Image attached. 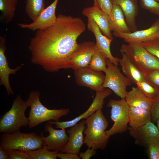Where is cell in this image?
Returning a JSON list of instances; mask_svg holds the SVG:
<instances>
[{"label":"cell","instance_id":"cell-1","mask_svg":"<svg viewBox=\"0 0 159 159\" xmlns=\"http://www.w3.org/2000/svg\"><path fill=\"white\" fill-rule=\"evenodd\" d=\"M85 29L80 18L59 14L54 25L37 30L31 39L28 48L32 62L51 72L71 68V55L78 44V37Z\"/></svg>","mask_w":159,"mask_h":159},{"label":"cell","instance_id":"cell-2","mask_svg":"<svg viewBox=\"0 0 159 159\" xmlns=\"http://www.w3.org/2000/svg\"><path fill=\"white\" fill-rule=\"evenodd\" d=\"M85 120L84 144L96 150L105 149L110 136L106 133L109 123L102 110H97Z\"/></svg>","mask_w":159,"mask_h":159},{"label":"cell","instance_id":"cell-3","mask_svg":"<svg viewBox=\"0 0 159 159\" xmlns=\"http://www.w3.org/2000/svg\"><path fill=\"white\" fill-rule=\"evenodd\" d=\"M40 92L32 91L26 101L30 107L28 117L30 128H32L46 121H58L60 118L67 115L70 110L68 108L49 109L42 105L40 100Z\"/></svg>","mask_w":159,"mask_h":159},{"label":"cell","instance_id":"cell-4","mask_svg":"<svg viewBox=\"0 0 159 159\" xmlns=\"http://www.w3.org/2000/svg\"><path fill=\"white\" fill-rule=\"evenodd\" d=\"M29 107L26 101L18 95L13 102L12 106L0 119V133H10L19 131L21 127L29 125L28 117L25 112Z\"/></svg>","mask_w":159,"mask_h":159},{"label":"cell","instance_id":"cell-5","mask_svg":"<svg viewBox=\"0 0 159 159\" xmlns=\"http://www.w3.org/2000/svg\"><path fill=\"white\" fill-rule=\"evenodd\" d=\"M44 145L40 135L34 132L19 131L3 133L0 136V147L6 150H17L26 152L36 150Z\"/></svg>","mask_w":159,"mask_h":159},{"label":"cell","instance_id":"cell-6","mask_svg":"<svg viewBox=\"0 0 159 159\" xmlns=\"http://www.w3.org/2000/svg\"><path fill=\"white\" fill-rule=\"evenodd\" d=\"M120 50L129 57L145 77L151 69H159V59L145 49L140 43L123 44Z\"/></svg>","mask_w":159,"mask_h":159},{"label":"cell","instance_id":"cell-7","mask_svg":"<svg viewBox=\"0 0 159 159\" xmlns=\"http://www.w3.org/2000/svg\"><path fill=\"white\" fill-rule=\"evenodd\" d=\"M107 107L111 108V118L114 124L110 129L106 130L107 134L110 136L126 132L128 130L130 106L125 98L119 100L110 99Z\"/></svg>","mask_w":159,"mask_h":159},{"label":"cell","instance_id":"cell-8","mask_svg":"<svg viewBox=\"0 0 159 159\" xmlns=\"http://www.w3.org/2000/svg\"><path fill=\"white\" fill-rule=\"evenodd\" d=\"M107 69L103 86L111 90L117 95L125 98L127 92L126 88L131 85V81L121 72L117 66L106 59Z\"/></svg>","mask_w":159,"mask_h":159},{"label":"cell","instance_id":"cell-9","mask_svg":"<svg viewBox=\"0 0 159 159\" xmlns=\"http://www.w3.org/2000/svg\"><path fill=\"white\" fill-rule=\"evenodd\" d=\"M112 93V91L108 88H105L104 90L101 91L96 92L95 97L88 109L72 120L64 122L52 121L50 120L49 121L52 125H55L56 128L66 129L72 127L81 120L86 119L97 110H102L103 107L105 99L110 95Z\"/></svg>","mask_w":159,"mask_h":159},{"label":"cell","instance_id":"cell-10","mask_svg":"<svg viewBox=\"0 0 159 159\" xmlns=\"http://www.w3.org/2000/svg\"><path fill=\"white\" fill-rule=\"evenodd\" d=\"M76 83L78 85L85 87L96 92L104 90L103 86L105 78L101 71L93 70L87 67L74 70Z\"/></svg>","mask_w":159,"mask_h":159},{"label":"cell","instance_id":"cell-11","mask_svg":"<svg viewBox=\"0 0 159 159\" xmlns=\"http://www.w3.org/2000/svg\"><path fill=\"white\" fill-rule=\"evenodd\" d=\"M128 130L136 144L145 147L152 144H159V130L151 121L136 129L129 127Z\"/></svg>","mask_w":159,"mask_h":159},{"label":"cell","instance_id":"cell-12","mask_svg":"<svg viewBox=\"0 0 159 159\" xmlns=\"http://www.w3.org/2000/svg\"><path fill=\"white\" fill-rule=\"evenodd\" d=\"M96 49V44L92 42L86 41L78 44L70 57L71 68L75 70L88 67Z\"/></svg>","mask_w":159,"mask_h":159},{"label":"cell","instance_id":"cell-13","mask_svg":"<svg viewBox=\"0 0 159 159\" xmlns=\"http://www.w3.org/2000/svg\"><path fill=\"white\" fill-rule=\"evenodd\" d=\"M52 125L48 121L44 127V130L49 133L48 136L44 137L42 132L40 133V135L44 145H46L49 150L61 151L67 144L69 136L66 133L65 128L56 130Z\"/></svg>","mask_w":159,"mask_h":159},{"label":"cell","instance_id":"cell-14","mask_svg":"<svg viewBox=\"0 0 159 159\" xmlns=\"http://www.w3.org/2000/svg\"><path fill=\"white\" fill-rule=\"evenodd\" d=\"M58 0H54L32 23L29 24L18 23V26L22 28L33 31L44 29L52 26L57 21L55 11Z\"/></svg>","mask_w":159,"mask_h":159},{"label":"cell","instance_id":"cell-15","mask_svg":"<svg viewBox=\"0 0 159 159\" xmlns=\"http://www.w3.org/2000/svg\"><path fill=\"white\" fill-rule=\"evenodd\" d=\"M116 37L122 39L127 43H141L159 37V19L156 20L148 28L129 33L113 32Z\"/></svg>","mask_w":159,"mask_h":159},{"label":"cell","instance_id":"cell-16","mask_svg":"<svg viewBox=\"0 0 159 159\" xmlns=\"http://www.w3.org/2000/svg\"><path fill=\"white\" fill-rule=\"evenodd\" d=\"M88 19L87 28L95 36L97 49L110 62L118 66L119 58L114 57L110 51V45L112 39L108 38L102 34L99 26L93 19Z\"/></svg>","mask_w":159,"mask_h":159},{"label":"cell","instance_id":"cell-17","mask_svg":"<svg viewBox=\"0 0 159 159\" xmlns=\"http://www.w3.org/2000/svg\"><path fill=\"white\" fill-rule=\"evenodd\" d=\"M6 39L2 36L0 37V85L5 88L9 95L14 94L10 85L9 76L11 74H15L21 68L23 64L15 69L10 68L5 55L6 49Z\"/></svg>","mask_w":159,"mask_h":159},{"label":"cell","instance_id":"cell-18","mask_svg":"<svg viewBox=\"0 0 159 159\" xmlns=\"http://www.w3.org/2000/svg\"><path fill=\"white\" fill-rule=\"evenodd\" d=\"M86 120H83L70 127L67 132L69 135L67 145L61 151L62 153H71L77 155L84 144V131L86 127Z\"/></svg>","mask_w":159,"mask_h":159},{"label":"cell","instance_id":"cell-19","mask_svg":"<svg viewBox=\"0 0 159 159\" xmlns=\"http://www.w3.org/2000/svg\"><path fill=\"white\" fill-rule=\"evenodd\" d=\"M82 14L88 18L93 19L99 26L102 34L113 40L109 15L99 8L94 6L83 9Z\"/></svg>","mask_w":159,"mask_h":159},{"label":"cell","instance_id":"cell-20","mask_svg":"<svg viewBox=\"0 0 159 159\" xmlns=\"http://www.w3.org/2000/svg\"><path fill=\"white\" fill-rule=\"evenodd\" d=\"M113 4L118 5L121 8L126 23L132 32L137 31L135 19L138 12V0H110Z\"/></svg>","mask_w":159,"mask_h":159},{"label":"cell","instance_id":"cell-21","mask_svg":"<svg viewBox=\"0 0 159 159\" xmlns=\"http://www.w3.org/2000/svg\"><path fill=\"white\" fill-rule=\"evenodd\" d=\"M125 99L129 106L140 109L150 110L153 102L137 87L127 92Z\"/></svg>","mask_w":159,"mask_h":159},{"label":"cell","instance_id":"cell-22","mask_svg":"<svg viewBox=\"0 0 159 159\" xmlns=\"http://www.w3.org/2000/svg\"><path fill=\"white\" fill-rule=\"evenodd\" d=\"M121 58H119L121 69L125 76L132 83L136 85L137 83L146 80L143 74L137 68L129 58L122 51Z\"/></svg>","mask_w":159,"mask_h":159},{"label":"cell","instance_id":"cell-23","mask_svg":"<svg viewBox=\"0 0 159 159\" xmlns=\"http://www.w3.org/2000/svg\"><path fill=\"white\" fill-rule=\"evenodd\" d=\"M109 16L111 31L125 33L132 32L126 23L123 12L118 5L113 4Z\"/></svg>","mask_w":159,"mask_h":159},{"label":"cell","instance_id":"cell-24","mask_svg":"<svg viewBox=\"0 0 159 159\" xmlns=\"http://www.w3.org/2000/svg\"><path fill=\"white\" fill-rule=\"evenodd\" d=\"M151 119L150 110L130 106L129 127L134 129L138 128L150 122Z\"/></svg>","mask_w":159,"mask_h":159},{"label":"cell","instance_id":"cell-25","mask_svg":"<svg viewBox=\"0 0 159 159\" xmlns=\"http://www.w3.org/2000/svg\"><path fill=\"white\" fill-rule=\"evenodd\" d=\"M17 0H0L1 20L5 24L13 19L16 10Z\"/></svg>","mask_w":159,"mask_h":159},{"label":"cell","instance_id":"cell-26","mask_svg":"<svg viewBox=\"0 0 159 159\" xmlns=\"http://www.w3.org/2000/svg\"><path fill=\"white\" fill-rule=\"evenodd\" d=\"M44 0H26L25 9L29 17L33 21L35 20L44 10Z\"/></svg>","mask_w":159,"mask_h":159},{"label":"cell","instance_id":"cell-27","mask_svg":"<svg viewBox=\"0 0 159 159\" xmlns=\"http://www.w3.org/2000/svg\"><path fill=\"white\" fill-rule=\"evenodd\" d=\"M106 59L100 52L96 49L92 57L88 67L95 71L105 72L107 69Z\"/></svg>","mask_w":159,"mask_h":159},{"label":"cell","instance_id":"cell-28","mask_svg":"<svg viewBox=\"0 0 159 159\" xmlns=\"http://www.w3.org/2000/svg\"><path fill=\"white\" fill-rule=\"evenodd\" d=\"M58 152L49 150L45 145L40 149L26 152L31 159H56Z\"/></svg>","mask_w":159,"mask_h":159},{"label":"cell","instance_id":"cell-29","mask_svg":"<svg viewBox=\"0 0 159 159\" xmlns=\"http://www.w3.org/2000/svg\"><path fill=\"white\" fill-rule=\"evenodd\" d=\"M137 87L148 98L152 100L159 95V91L146 80L137 83Z\"/></svg>","mask_w":159,"mask_h":159},{"label":"cell","instance_id":"cell-30","mask_svg":"<svg viewBox=\"0 0 159 159\" xmlns=\"http://www.w3.org/2000/svg\"><path fill=\"white\" fill-rule=\"evenodd\" d=\"M140 44L145 49L159 60V37Z\"/></svg>","mask_w":159,"mask_h":159},{"label":"cell","instance_id":"cell-31","mask_svg":"<svg viewBox=\"0 0 159 159\" xmlns=\"http://www.w3.org/2000/svg\"><path fill=\"white\" fill-rule=\"evenodd\" d=\"M141 7L159 16V3L155 0H140Z\"/></svg>","mask_w":159,"mask_h":159},{"label":"cell","instance_id":"cell-32","mask_svg":"<svg viewBox=\"0 0 159 159\" xmlns=\"http://www.w3.org/2000/svg\"><path fill=\"white\" fill-rule=\"evenodd\" d=\"M145 77L147 81L159 91V69L150 70Z\"/></svg>","mask_w":159,"mask_h":159},{"label":"cell","instance_id":"cell-33","mask_svg":"<svg viewBox=\"0 0 159 159\" xmlns=\"http://www.w3.org/2000/svg\"><path fill=\"white\" fill-rule=\"evenodd\" d=\"M6 150L11 159H31L30 156L26 152L17 150Z\"/></svg>","mask_w":159,"mask_h":159},{"label":"cell","instance_id":"cell-34","mask_svg":"<svg viewBox=\"0 0 159 159\" xmlns=\"http://www.w3.org/2000/svg\"><path fill=\"white\" fill-rule=\"evenodd\" d=\"M96 1L99 8L109 15L113 6L111 0H96Z\"/></svg>","mask_w":159,"mask_h":159},{"label":"cell","instance_id":"cell-35","mask_svg":"<svg viewBox=\"0 0 159 159\" xmlns=\"http://www.w3.org/2000/svg\"><path fill=\"white\" fill-rule=\"evenodd\" d=\"M151 118L154 121H156L159 118V95L154 99L150 110Z\"/></svg>","mask_w":159,"mask_h":159},{"label":"cell","instance_id":"cell-36","mask_svg":"<svg viewBox=\"0 0 159 159\" xmlns=\"http://www.w3.org/2000/svg\"><path fill=\"white\" fill-rule=\"evenodd\" d=\"M148 153L150 159H159V144H152L148 147Z\"/></svg>","mask_w":159,"mask_h":159},{"label":"cell","instance_id":"cell-37","mask_svg":"<svg viewBox=\"0 0 159 159\" xmlns=\"http://www.w3.org/2000/svg\"><path fill=\"white\" fill-rule=\"evenodd\" d=\"M96 153V150L92 148H88L85 152H80L79 156L82 159H89L91 157L95 155Z\"/></svg>","mask_w":159,"mask_h":159},{"label":"cell","instance_id":"cell-38","mask_svg":"<svg viewBox=\"0 0 159 159\" xmlns=\"http://www.w3.org/2000/svg\"><path fill=\"white\" fill-rule=\"evenodd\" d=\"M57 157L61 159H80L77 154L71 153H59L57 154Z\"/></svg>","mask_w":159,"mask_h":159},{"label":"cell","instance_id":"cell-39","mask_svg":"<svg viewBox=\"0 0 159 159\" xmlns=\"http://www.w3.org/2000/svg\"><path fill=\"white\" fill-rule=\"evenodd\" d=\"M0 159H10L6 151L0 147Z\"/></svg>","mask_w":159,"mask_h":159},{"label":"cell","instance_id":"cell-40","mask_svg":"<svg viewBox=\"0 0 159 159\" xmlns=\"http://www.w3.org/2000/svg\"><path fill=\"white\" fill-rule=\"evenodd\" d=\"M93 6L99 8L98 6L97 5V4L96 0H94Z\"/></svg>","mask_w":159,"mask_h":159},{"label":"cell","instance_id":"cell-41","mask_svg":"<svg viewBox=\"0 0 159 159\" xmlns=\"http://www.w3.org/2000/svg\"><path fill=\"white\" fill-rule=\"evenodd\" d=\"M157 124V127L159 130V118L156 121Z\"/></svg>","mask_w":159,"mask_h":159},{"label":"cell","instance_id":"cell-42","mask_svg":"<svg viewBox=\"0 0 159 159\" xmlns=\"http://www.w3.org/2000/svg\"><path fill=\"white\" fill-rule=\"evenodd\" d=\"M155 0L157 2L159 1V0Z\"/></svg>","mask_w":159,"mask_h":159},{"label":"cell","instance_id":"cell-43","mask_svg":"<svg viewBox=\"0 0 159 159\" xmlns=\"http://www.w3.org/2000/svg\"></svg>","mask_w":159,"mask_h":159}]
</instances>
